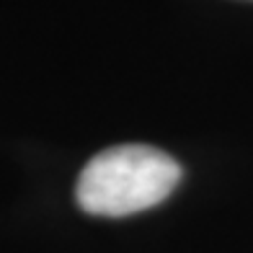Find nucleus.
<instances>
[{"label": "nucleus", "mask_w": 253, "mask_h": 253, "mask_svg": "<svg viewBox=\"0 0 253 253\" xmlns=\"http://www.w3.org/2000/svg\"><path fill=\"white\" fill-rule=\"evenodd\" d=\"M181 181V166L150 145H117L98 153L83 168L75 199L88 214L126 217L170 197Z\"/></svg>", "instance_id": "obj_1"}]
</instances>
